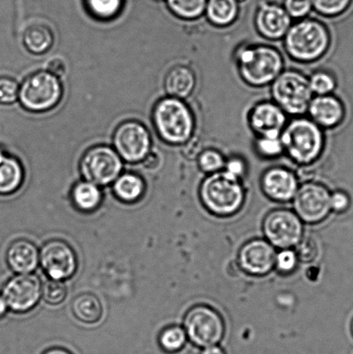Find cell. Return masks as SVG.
<instances>
[{
  "mask_svg": "<svg viewBox=\"0 0 353 354\" xmlns=\"http://www.w3.org/2000/svg\"><path fill=\"white\" fill-rule=\"evenodd\" d=\"M207 0H165L173 15L182 20L198 19L205 13Z\"/></svg>",
  "mask_w": 353,
  "mask_h": 354,
  "instance_id": "83f0119b",
  "label": "cell"
},
{
  "mask_svg": "<svg viewBox=\"0 0 353 354\" xmlns=\"http://www.w3.org/2000/svg\"><path fill=\"white\" fill-rule=\"evenodd\" d=\"M271 95L276 105L294 116L306 113L313 98L309 78L296 71H283L271 83Z\"/></svg>",
  "mask_w": 353,
  "mask_h": 354,
  "instance_id": "52a82bcc",
  "label": "cell"
},
{
  "mask_svg": "<svg viewBox=\"0 0 353 354\" xmlns=\"http://www.w3.org/2000/svg\"><path fill=\"white\" fill-rule=\"evenodd\" d=\"M352 1L353 0H313V10L325 17H338L347 12Z\"/></svg>",
  "mask_w": 353,
  "mask_h": 354,
  "instance_id": "1f68e13d",
  "label": "cell"
},
{
  "mask_svg": "<svg viewBox=\"0 0 353 354\" xmlns=\"http://www.w3.org/2000/svg\"><path fill=\"white\" fill-rule=\"evenodd\" d=\"M316 245L311 239H306V241L304 239L303 242H300L299 256L303 261H311V260H313L316 258Z\"/></svg>",
  "mask_w": 353,
  "mask_h": 354,
  "instance_id": "b9f144b4",
  "label": "cell"
},
{
  "mask_svg": "<svg viewBox=\"0 0 353 354\" xmlns=\"http://www.w3.org/2000/svg\"><path fill=\"white\" fill-rule=\"evenodd\" d=\"M43 354H72L70 352H68V350L64 348H51L50 350H47L46 352Z\"/></svg>",
  "mask_w": 353,
  "mask_h": 354,
  "instance_id": "ee69618b",
  "label": "cell"
},
{
  "mask_svg": "<svg viewBox=\"0 0 353 354\" xmlns=\"http://www.w3.org/2000/svg\"><path fill=\"white\" fill-rule=\"evenodd\" d=\"M19 82L8 76L0 77V103L3 105H12L19 100Z\"/></svg>",
  "mask_w": 353,
  "mask_h": 354,
  "instance_id": "d590c367",
  "label": "cell"
},
{
  "mask_svg": "<svg viewBox=\"0 0 353 354\" xmlns=\"http://www.w3.org/2000/svg\"><path fill=\"white\" fill-rule=\"evenodd\" d=\"M123 160L113 147L97 145L83 153L79 160V171L88 182L106 186L121 175Z\"/></svg>",
  "mask_w": 353,
  "mask_h": 354,
  "instance_id": "ba28073f",
  "label": "cell"
},
{
  "mask_svg": "<svg viewBox=\"0 0 353 354\" xmlns=\"http://www.w3.org/2000/svg\"><path fill=\"white\" fill-rule=\"evenodd\" d=\"M7 308L8 306H7L5 299L3 297H0V318L6 314Z\"/></svg>",
  "mask_w": 353,
  "mask_h": 354,
  "instance_id": "f6af8a7d",
  "label": "cell"
},
{
  "mask_svg": "<svg viewBox=\"0 0 353 354\" xmlns=\"http://www.w3.org/2000/svg\"><path fill=\"white\" fill-rule=\"evenodd\" d=\"M283 38L289 57L305 64L323 57L331 44L330 30L316 19H300L292 24Z\"/></svg>",
  "mask_w": 353,
  "mask_h": 354,
  "instance_id": "7a4b0ae2",
  "label": "cell"
},
{
  "mask_svg": "<svg viewBox=\"0 0 353 354\" xmlns=\"http://www.w3.org/2000/svg\"><path fill=\"white\" fill-rule=\"evenodd\" d=\"M310 120L321 128H334L343 122L345 109L343 102L338 97L316 95L313 97L307 107Z\"/></svg>",
  "mask_w": 353,
  "mask_h": 354,
  "instance_id": "e0dca14e",
  "label": "cell"
},
{
  "mask_svg": "<svg viewBox=\"0 0 353 354\" xmlns=\"http://www.w3.org/2000/svg\"><path fill=\"white\" fill-rule=\"evenodd\" d=\"M248 120L258 137H278L286 126V113L275 102H264L250 111Z\"/></svg>",
  "mask_w": 353,
  "mask_h": 354,
  "instance_id": "2e32d148",
  "label": "cell"
},
{
  "mask_svg": "<svg viewBox=\"0 0 353 354\" xmlns=\"http://www.w3.org/2000/svg\"><path fill=\"white\" fill-rule=\"evenodd\" d=\"M62 96L61 79L44 69L28 75L19 86V102L30 113H41L55 109Z\"/></svg>",
  "mask_w": 353,
  "mask_h": 354,
  "instance_id": "5b68a950",
  "label": "cell"
},
{
  "mask_svg": "<svg viewBox=\"0 0 353 354\" xmlns=\"http://www.w3.org/2000/svg\"><path fill=\"white\" fill-rule=\"evenodd\" d=\"M187 335L184 329L179 327H171L162 333L159 343L161 348L167 353H176L184 346Z\"/></svg>",
  "mask_w": 353,
  "mask_h": 354,
  "instance_id": "f546056e",
  "label": "cell"
},
{
  "mask_svg": "<svg viewBox=\"0 0 353 354\" xmlns=\"http://www.w3.org/2000/svg\"><path fill=\"white\" fill-rule=\"evenodd\" d=\"M124 3V0H84L86 12L99 21L116 19L122 12Z\"/></svg>",
  "mask_w": 353,
  "mask_h": 354,
  "instance_id": "f1b7e54d",
  "label": "cell"
},
{
  "mask_svg": "<svg viewBox=\"0 0 353 354\" xmlns=\"http://www.w3.org/2000/svg\"><path fill=\"white\" fill-rule=\"evenodd\" d=\"M294 207L304 221L316 223L323 221L332 209L330 191L321 184H304L294 197Z\"/></svg>",
  "mask_w": 353,
  "mask_h": 354,
  "instance_id": "7c38bea8",
  "label": "cell"
},
{
  "mask_svg": "<svg viewBox=\"0 0 353 354\" xmlns=\"http://www.w3.org/2000/svg\"><path fill=\"white\" fill-rule=\"evenodd\" d=\"M198 164L203 171L213 174L225 168L226 161L220 151L207 150L200 153Z\"/></svg>",
  "mask_w": 353,
  "mask_h": 354,
  "instance_id": "e575fe53",
  "label": "cell"
},
{
  "mask_svg": "<svg viewBox=\"0 0 353 354\" xmlns=\"http://www.w3.org/2000/svg\"><path fill=\"white\" fill-rule=\"evenodd\" d=\"M254 23L262 37L268 40H278L288 32L292 19L282 5L263 0L256 9Z\"/></svg>",
  "mask_w": 353,
  "mask_h": 354,
  "instance_id": "9a60e30c",
  "label": "cell"
},
{
  "mask_svg": "<svg viewBox=\"0 0 353 354\" xmlns=\"http://www.w3.org/2000/svg\"><path fill=\"white\" fill-rule=\"evenodd\" d=\"M311 91L313 95H332L336 88L337 82L334 76L330 72L317 71L309 78Z\"/></svg>",
  "mask_w": 353,
  "mask_h": 354,
  "instance_id": "4dcf8cb0",
  "label": "cell"
},
{
  "mask_svg": "<svg viewBox=\"0 0 353 354\" xmlns=\"http://www.w3.org/2000/svg\"><path fill=\"white\" fill-rule=\"evenodd\" d=\"M240 263L245 272L254 275H264L275 265V250L264 241L249 242L241 249Z\"/></svg>",
  "mask_w": 353,
  "mask_h": 354,
  "instance_id": "ac0fdd59",
  "label": "cell"
},
{
  "mask_svg": "<svg viewBox=\"0 0 353 354\" xmlns=\"http://www.w3.org/2000/svg\"><path fill=\"white\" fill-rule=\"evenodd\" d=\"M41 281L33 274H19L3 288L2 297L7 306L17 313L32 310L41 296Z\"/></svg>",
  "mask_w": 353,
  "mask_h": 354,
  "instance_id": "4fadbf2b",
  "label": "cell"
},
{
  "mask_svg": "<svg viewBox=\"0 0 353 354\" xmlns=\"http://www.w3.org/2000/svg\"><path fill=\"white\" fill-rule=\"evenodd\" d=\"M225 171L235 178H240L245 171V165L240 158H231L225 165Z\"/></svg>",
  "mask_w": 353,
  "mask_h": 354,
  "instance_id": "60d3db41",
  "label": "cell"
},
{
  "mask_svg": "<svg viewBox=\"0 0 353 354\" xmlns=\"http://www.w3.org/2000/svg\"><path fill=\"white\" fill-rule=\"evenodd\" d=\"M352 335H353V320H352Z\"/></svg>",
  "mask_w": 353,
  "mask_h": 354,
  "instance_id": "bcb514c9",
  "label": "cell"
},
{
  "mask_svg": "<svg viewBox=\"0 0 353 354\" xmlns=\"http://www.w3.org/2000/svg\"><path fill=\"white\" fill-rule=\"evenodd\" d=\"M41 267L51 279L65 280L77 270V257L70 245L62 241L46 243L39 255Z\"/></svg>",
  "mask_w": 353,
  "mask_h": 354,
  "instance_id": "5bb4252c",
  "label": "cell"
},
{
  "mask_svg": "<svg viewBox=\"0 0 353 354\" xmlns=\"http://www.w3.org/2000/svg\"><path fill=\"white\" fill-rule=\"evenodd\" d=\"M293 19H303L312 12L313 0H283L282 5Z\"/></svg>",
  "mask_w": 353,
  "mask_h": 354,
  "instance_id": "8d00e7d4",
  "label": "cell"
},
{
  "mask_svg": "<svg viewBox=\"0 0 353 354\" xmlns=\"http://www.w3.org/2000/svg\"><path fill=\"white\" fill-rule=\"evenodd\" d=\"M72 311L79 321L85 324H95L102 317L103 308L99 300L91 294H82L75 298Z\"/></svg>",
  "mask_w": 353,
  "mask_h": 354,
  "instance_id": "484cf974",
  "label": "cell"
},
{
  "mask_svg": "<svg viewBox=\"0 0 353 354\" xmlns=\"http://www.w3.org/2000/svg\"><path fill=\"white\" fill-rule=\"evenodd\" d=\"M152 122L159 138L171 145L186 144L195 130L191 110L182 100L171 96L155 103Z\"/></svg>",
  "mask_w": 353,
  "mask_h": 354,
  "instance_id": "6da1fadb",
  "label": "cell"
},
{
  "mask_svg": "<svg viewBox=\"0 0 353 354\" xmlns=\"http://www.w3.org/2000/svg\"><path fill=\"white\" fill-rule=\"evenodd\" d=\"M102 196L95 184L82 180L76 183L72 190V200L78 209L90 212L96 209L102 203Z\"/></svg>",
  "mask_w": 353,
  "mask_h": 354,
  "instance_id": "4316f807",
  "label": "cell"
},
{
  "mask_svg": "<svg viewBox=\"0 0 353 354\" xmlns=\"http://www.w3.org/2000/svg\"><path fill=\"white\" fill-rule=\"evenodd\" d=\"M195 75L191 68L176 65L167 72L164 86L168 96L183 100L192 95L195 88Z\"/></svg>",
  "mask_w": 353,
  "mask_h": 354,
  "instance_id": "44dd1931",
  "label": "cell"
},
{
  "mask_svg": "<svg viewBox=\"0 0 353 354\" xmlns=\"http://www.w3.org/2000/svg\"><path fill=\"white\" fill-rule=\"evenodd\" d=\"M68 290L61 280L50 279L41 288V296L47 304L58 305L67 297Z\"/></svg>",
  "mask_w": 353,
  "mask_h": 354,
  "instance_id": "d6a6232c",
  "label": "cell"
},
{
  "mask_svg": "<svg viewBox=\"0 0 353 354\" xmlns=\"http://www.w3.org/2000/svg\"><path fill=\"white\" fill-rule=\"evenodd\" d=\"M200 198L211 212L218 215H230L240 209L244 203V190L238 178L226 171L207 177L200 187Z\"/></svg>",
  "mask_w": 353,
  "mask_h": 354,
  "instance_id": "8992f818",
  "label": "cell"
},
{
  "mask_svg": "<svg viewBox=\"0 0 353 354\" xmlns=\"http://www.w3.org/2000/svg\"><path fill=\"white\" fill-rule=\"evenodd\" d=\"M202 354H226L224 350L216 345L207 346L203 350Z\"/></svg>",
  "mask_w": 353,
  "mask_h": 354,
  "instance_id": "7bdbcfd3",
  "label": "cell"
},
{
  "mask_svg": "<svg viewBox=\"0 0 353 354\" xmlns=\"http://www.w3.org/2000/svg\"><path fill=\"white\" fill-rule=\"evenodd\" d=\"M297 255L289 249H283L276 256V263L279 270L283 272H292L297 263Z\"/></svg>",
  "mask_w": 353,
  "mask_h": 354,
  "instance_id": "74e56055",
  "label": "cell"
},
{
  "mask_svg": "<svg viewBox=\"0 0 353 354\" xmlns=\"http://www.w3.org/2000/svg\"><path fill=\"white\" fill-rule=\"evenodd\" d=\"M24 171L21 162L0 148V194L16 192L23 182Z\"/></svg>",
  "mask_w": 353,
  "mask_h": 354,
  "instance_id": "7402d4cb",
  "label": "cell"
},
{
  "mask_svg": "<svg viewBox=\"0 0 353 354\" xmlns=\"http://www.w3.org/2000/svg\"><path fill=\"white\" fill-rule=\"evenodd\" d=\"M184 328L187 337L202 348L216 345L222 339L225 332L220 315L207 306L190 310L185 317Z\"/></svg>",
  "mask_w": 353,
  "mask_h": 354,
  "instance_id": "30bf717a",
  "label": "cell"
},
{
  "mask_svg": "<svg viewBox=\"0 0 353 354\" xmlns=\"http://www.w3.org/2000/svg\"><path fill=\"white\" fill-rule=\"evenodd\" d=\"M44 71L61 79L64 77L66 73H67V65H66L64 59L61 57H53L46 62Z\"/></svg>",
  "mask_w": 353,
  "mask_h": 354,
  "instance_id": "f35d334b",
  "label": "cell"
},
{
  "mask_svg": "<svg viewBox=\"0 0 353 354\" xmlns=\"http://www.w3.org/2000/svg\"><path fill=\"white\" fill-rule=\"evenodd\" d=\"M145 184L141 176L134 173H124L113 183V192L124 203H135L144 193Z\"/></svg>",
  "mask_w": 353,
  "mask_h": 354,
  "instance_id": "d4e9b609",
  "label": "cell"
},
{
  "mask_svg": "<svg viewBox=\"0 0 353 354\" xmlns=\"http://www.w3.org/2000/svg\"><path fill=\"white\" fill-rule=\"evenodd\" d=\"M266 238L276 248L288 249L300 243L303 237L300 218L288 210H276L264 222Z\"/></svg>",
  "mask_w": 353,
  "mask_h": 354,
  "instance_id": "8fae6325",
  "label": "cell"
},
{
  "mask_svg": "<svg viewBox=\"0 0 353 354\" xmlns=\"http://www.w3.org/2000/svg\"><path fill=\"white\" fill-rule=\"evenodd\" d=\"M281 140L285 152L292 160L302 165L319 158L325 143L321 128L303 117H297L286 124Z\"/></svg>",
  "mask_w": 353,
  "mask_h": 354,
  "instance_id": "277c9868",
  "label": "cell"
},
{
  "mask_svg": "<svg viewBox=\"0 0 353 354\" xmlns=\"http://www.w3.org/2000/svg\"><path fill=\"white\" fill-rule=\"evenodd\" d=\"M262 187L271 199L288 201L295 197L298 190V182L296 176L288 169L272 168L263 176Z\"/></svg>",
  "mask_w": 353,
  "mask_h": 354,
  "instance_id": "d6986e66",
  "label": "cell"
},
{
  "mask_svg": "<svg viewBox=\"0 0 353 354\" xmlns=\"http://www.w3.org/2000/svg\"><path fill=\"white\" fill-rule=\"evenodd\" d=\"M240 10V0H207L204 14L214 26L227 27L237 20Z\"/></svg>",
  "mask_w": 353,
  "mask_h": 354,
  "instance_id": "603a6c76",
  "label": "cell"
},
{
  "mask_svg": "<svg viewBox=\"0 0 353 354\" xmlns=\"http://www.w3.org/2000/svg\"><path fill=\"white\" fill-rule=\"evenodd\" d=\"M350 204L351 200L348 194L342 191H338L331 196V208L338 213L347 210Z\"/></svg>",
  "mask_w": 353,
  "mask_h": 354,
  "instance_id": "ab89813d",
  "label": "cell"
},
{
  "mask_svg": "<svg viewBox=\"0 0 353 354\" xmlns=\"http://www.w3.org/2000/svg\"><path fill=\"white\" fill-rule=\"evenodd\" d=\"M257 152L265 158H276L285 152L283 150L281 136H262L258 137L256 141Z\"/></svg>",
  "mask_w": 353,
  "mask_h": 354,
  "instance_id": "836d02e7",
  "label": "cell"
},
{
  "mask_svg": "<svg viewBox=\"0 0 353 354\" xmlns=\"http://www.w3.org/2000/svg\"><path fill=\"white\" fill-rule=\"evenodd\" d=\"M6 260L13 272L28 274L37 268L39 262V252L33 243L19 239L9 246Z\"/></svg>",
  "mask_w": 353,
  "mask_h": 354,
  "instance_id": "ffe728a7",
  "label": "cell"
},
{
  "mask_svg": "<svg viewBox=\"0 0 353 354\" xmlns=\"http://www.w3.org/2000/svg\"><path fill=\"white\" fill-rule=\"evenodd\" d=\"M236 64L243 81L254 86L271 84L283 71L282 55L269 45L240 48L236 54Z\"/></svg>",
  "mask_w": 353,
  "mask_h": 354,
  "instance_id": "3957f363",
  "label": "cell"
},
{
  "mask_svg": "<svg viewBox=\"0 0 353 354\" xmlns=\"http://www.w3.org/2000/svg\"><path fill=\"white\" fill-rule=\"evenodd\" d=\"M113 147L123 161L142 162L152 151L150 131L140 121H123L113 131Z\"/></svg>",
  "mask_w": 353,
  "mask_h": 354,
  "instance_id": "9c48e42d",
  "label": "cell"
},
{
  "mask_svg": "<svg viewBox=\"0 0 353 354\" xmlns=\"http://www.w3.org/2000/svg\"><path fill=\"white\" fill-rule=\"evenodd\" d=\"M22 41L24 48L30 53L39 55L46 53L53 46L55 37L53 32L44 24H31L23 30Z\"/></svg>",
  "mask_w": 353,
  "mask_h": 354,
  "instance_id": "cb8c5ba5",
  "label": "cell"
}]
</instances>
